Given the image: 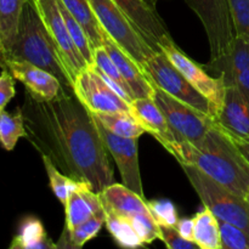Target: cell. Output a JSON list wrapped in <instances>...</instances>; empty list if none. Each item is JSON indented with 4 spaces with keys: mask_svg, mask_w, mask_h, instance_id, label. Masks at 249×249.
<instances>
[{
    "mask_svg": "<svg viewBox=\"0 0 249 249\" xmlns=\"http://www.w3.org/2000/svg\"><path fill=\"white\" fill-rule=\"evenodd\" d=\"M101 28L140 66L156 53L114 0H89Z\"/></svg>",
    "mask_w": 249,
    "mask_h": 249,
    "instance_id": "obj_5",
    "label": "cell"
},
{
    "mask_svg": "<svg viewBox=\"0 0 249 249\" xmlns=\"http://www.w3.org/2000/svg\"><path fill=\"white\" fill-rule=\"evenodd\" d=\"M175 160L179 164H191L229 191L246 197L249 190V164L233 139L216 122L199 140L182 141Z\"/></svg>",
    "mask_w": 249,
    "mask_h": 249,
    "instance_id": "obj_2",
    "label": "cell"
},
{
    "mask_svg": "<svg viewBox=\"0 0 249 249\" xmlns=\"http://www.w3.org/2000/svg\"><path fill=\"white\" fill-rule=\"evenodd\" d=\"M95 122L107 151L116 162L123 185L145 198L139 165V139L116 135L107 130L96 118Z\"/></svg>",
    "mask_w": 249,
    "mask_h": 249,
    "instance_id": "obj_12",
    "label": "cell"
},
{
    "mask_svg": "<svg viewBox=\"0 0 249 249\" xmlns=\"http://www.w3.org/2000/svg\"><path fill=\"white\" fill-rule=\"evenodd\" d=\"M235 34L249 43V0H229Z\"/></svg>",
    "mask_w": 249,
    "mask_h": 249,
    "instance_id": "obj_34",
    "label": "cell"
},
{
    "mask_svg": "<svg viewBox=\"0 0 249 249\" xmlns=\"http://www.w3.org/2000/svg\"><path fill=\"white\" fill-rule=\"evenodd\" d=\"M153 88V100L181 142L186 141L195 145L216 124L214 117L174 99L156 85Z\"/></svg>",
    "mask_w": 249,
    "mask_h": 249,
    "instance_id": "obj_7",
    "label": "cell"
},
{
    "mask_svg": "<svg viewBox=\"0 0 249 249\" xmlns=\"http://www.w3.org/2000/svg\"><path fill=\"white\" fill-rule=\"evenodd\" d=\"M221 249H249V236L237 226L219 220Z\"/></svg>",
    "mask_w": 249,
    "mask_h": 249,
    "instance_id": "obj_33",
    "label": "cell"
},
{
    "mask_svg": "<svg viewBox=\"0 0 249 249\" xmlns=\"http://www.w3.org/2000/svg\"><path fill=\"white\" fill-rule=\"evenodd\" d=\"M194 242L201 249H221L219 220L204 207L194 216Z\"/></svg>",
    "mask_w": 249,
    "mask_h": 249,
    "instance_id": "obj_24",
    "label": "cell"
},
{
    "mask_svg": "<svg viewBox=\"0 0 249 249\" xmlns=\"http://www.w3.org/2000/svg\"><path fill=\"white\" fill-rule=\"evenodd\" d=\"M180 165L202 204L211 209L218 220L232 224L249 236V203L246 197L229 191L194 165Z\"/></svg>",
    "mask_w": 249,
    "mask_h": 249,
    "instance_id": "obj_4",
    "label": "cell"
},
{
    "mask_svg": "<svg viewBox=\"0 0 249 249\" xmlns=\"http://www.w3.org/2000/svg\"><path fill=\"white\" fill-rule=\"evenodd\" d=\"M206 29L211 61L225 55L236 38L229 0H185Z\"/></svg>",
    "mask_w": 249,
    "mask_h": 249,
    "instance_id": "obj_8",
    "label": "cell"
},
{
    "mask_svg": "<svg viewBox=\"0 0 249 249\" xmlns=\"http://www.w3.org/2000/svg\"><path fill=\"white\" fill-rule=\"evenodd\" d=\"M246 199H247V202H248V203H249V190H248L247 195H246Z\"/></svg>",
    "mask_w": 249,
    "mask_h": 249,
    "instance_id": "obj_41",
    "label": "cell"
},
{
    "mask_svg": "<svg viewBox=\"0 0 249 249\" xmlns=\"http://www.w3.org/2000/svg\"><path fill=\"white\" fill-rule=\"evenodd\" d=\"M27 0H0V58L14 44L23 6Z\"/></svg>",
    "mask_w": 249,
    "mask_h": 249,
    "instance_id": "obj_22",
    "label": "cell"
},
{
    "mask_svg": "<svg viewBox=\"0 0 249 249\" xmlns=\"http://www.w3.org/2000/svg\"><path fill=\"white\" fill-rule=\"evenodd\" d=\"M41 158H43V163L44 167H45L46 174H48L49 177V182H50L51 190H53L56 198L65 206L66 201H67L68 198V195L72 191L73 187L77 185L78 181L77 180L72 179V178L67 177V175L63 174L62 172H60L58 168L56 167L48 157L41 156Z\"/></svg>",
    "mask_w": 249,
    "mask_h": 249,
    "instance_id": "obj_30",
    "label": "cell"
},
{
    "mask_svg": "<svg viewBox=\"0 0 249 249\" xmlns=\"http://www.w3.org/2000/svg\"><path fill=\"white\" fill-rule=\"evenodd\" d=\"M177 230L180 235L189 241H194V218H182L179 219L177 224Z\"/></svg>",
    "mask_w": 249,
    "mask_h": 249,
    "instance_id": "obj_37",
    "label": "cell"
},
{
    "mask_svg": "<svg viewBox=\"0 0 249 249\" xmlns=\"http://www.w3.org/2000/svg\"><path fill=\"white\" fill-rule=\"evenodd\" d=\"M105 211V209H104ZM106 214V228L117 243L123 248H139L143 243L135 232L131 224L123 216L111 211H105Z\"/></svg>",
    "mask_w": 249,
    "mask_h": 249,
    "instance_id": "obj_28",
    "label": "cell"
},
{
    "mask_svg": "<svg viewBox=\"0 0 249 249\" xmlns=\"http://www.w3.org/2000/svg\"><path fill=\"white\" fill-rule=\"evenodd\" d=\"M61 1L85 29L94 50L102 46V28L90 6L89 0H61Z\"/></svg>",
    "mask_w": 249,
    "mask_h": 249,
    "instance_id": "obj_25",
    "label": "cell"
},
{
    "mask_svg": "<svg viewBox=\"0 0 249 249\" xmlns=\"http://www.w3.org/2000/svg\"><path fill=\"white\" fill-rule=\"evenodd\" d=\"M95 118L111 133L124 138L139 139L145 128L139 123L131 112H112V113H92Z\"/></svg>",
    "mask_w": 249,
    "mask_h": 249,
    "instance_id": "obj_26",
    "label": "cell"
},
{
    "mask_svg": "<svg viewBox=\"0 0 249 249\" xmlns=\"http://www.w3.org/2000/svg\"><path fill=\"white\" fill-rule=\"evenodd\" d=\"M21 138H27L24 116L21 108L16 113L0 112V145L4 150L12 151Z\"/></svg>",
    "mask_w": 249,
    "mask_h": 249,
    "instance_id": "obj_27",
    "label": "cell"
},
{
    "mask_svg": "<svg viewBox=\"0 0 249 249\" xmlns=\"http://www.w3.org/2000/svg\"><path fill=\"white\" fill-rule=\"evenodd\" d=\"M160 48L170 62L181 72V74L186 78L187 82L204 97L211 101L215 111V119L218 117L219 111L223 105L224 96H225L226 85L221 77H212L206 71V67L190 58L184 51L180 50L172 39V36H167L160 40Z\"/></svg>",
    "mask_w": 249,
    "mask_h": 249,
    "instance_id": "obj_10",
    "label": "cell"
},
{
    "mask_svg": "<svg viewBox=\"0 0 249 249\" xmlns=\"http://www.w3.org/2000/svg\"><path fill=\"white\" fill-rule=\"evenodd\" d=\"M123 9L133 21V23L140 29L151 46L156 51H162L160 43L164 36H170L167 26L157 10L148 6L142 0H114Z\"/></svg>",
    "mask_w": 249,
    "mask_h": 249,
    "instance_id": "obj_17",
    "label": "cell"
},
{
    "mask_svg": "<svg viewBox=\"0 0 249 249\" xmlns=\"http://www.w3.org/2000/svg\"><path fill=\"white\" fill-rule=\"evenodd\" d=\"M100 198L105 211H111L125 219L138 214L150 213L145 198L123 184L113 182L108 185L104 191L100 192Z\"/></svg>",
    "mask_w": 249,
    "mask_h": 249,
    "instance_id": "obj_19",
    "label": "cell"
},
{
    "mask_svg": "<svg viewBox=\"0 0 249 249\" xmlns=\"http://www.w3.org/2000/svg\"><path fill=\"white\" fill-rule=\"evenodd\" d=\"M106 221V214L105 211L100 212L96 215L90 218L89 220L84 221L83 224L78 225L73 230H67L63 229V232L61 235L60 241L56 243V248H65V249H79L82 248L85 243L91 241L92 238L96 237L101 231Z\"/></svg>",
    "mask_w": 249,
    "mask_h": 249,
    "instance_id": "obj_23",
    "label": "cell"
},
{
    "mask_svg": "<svg viewBox=\"0 0 249 249\" xmlns=\"http://www.w3.org/2000/svg\"><path fill=\"white\" fill-rule=\"evenodd\" d=\"M216 122L233 138L249 139V101L235 85L226 87Z\"/></svg>",
    "mask_w": 249,
    "mask_h": 249,
    "instance_id": "obj_16",
    "label": "cell"
},
{
    "mask_svg": "<svg viewBox=\"0 0 249 249\" xmlns=\"http://www.w3.org/2000/svg\"><path fill=\"white\" fill-rule=\"evenodd\" d=\"M94 66L99 71H101L105 75L109 78L111 80H113L116 84H118L124 91L128 94V96L130 97L131 100L134 99V95L131 92L130 88H129L128 83L124 80V78L122 77L121 72H119L118 67L116 66L114 61L112 60V57L109 56V53H107L106 49L104 48V45L100 46V48H96L94 50Z\"/></svg>",
    "mask_w": 249,
    "mask_h": 249,
    "instance_id": "obj_31",
    "label": "cell"
},
{
    "mask_svg": "<svg viewBox=\"0 0 249 249\" xmlns=\"http://www.w3.org/2000/svg\"><path fill=\"white\" fill-rule=\"evenodd\" d=\"M102 45L114 61L122 77L128 83L134 99L153 97L155 88L143 73L141 66L126 51H124L104 29H102Z\"/></svg>",
    "mask_w": 249,
    "mask_h": 249,
    "instance_id": "obj_15",
    "label": "cell"
},
{
    "mask_svg": "<svg viewBox=\"0 0 249 249\" xmlns=\"http://www.w3.org/2000/svg\"><path fill=\"white\" fill-rule=\"evenodd\" d=\"M73 91L91 113L131 112V104L117 94L94 67L78 75Z\"/></svg>",
    "mask_w": 249,
    "mask_h": 249,
    "instance_id": "obj_11",
    "label": "cell"
},
{
    "mask_svg": "<svg viewBox=\"0 0 249 249\" xmlns=\"http://www.w3.org/2000/svg\"><path fill=\"white\" fill-rule=\"evenodd\" d=\"M142 1H145L146 4H147L150 7H152V9H156L158 1H160V0H142Z\"/></svg>",
    "mask_w": 249,
    "mask_h": 249,
    "instance_id": "obj_40",
    "label": "cell"
},
{
    "mask_svg": "<svg viewBox=\"0 0 249 249\" xmlns=\"http://www.w3.org/2000/svg\"><path fill=\"white\" fill-rule=\"evenodd\" d=\"M102 211L100 194L95 192L87 182L78 181L65 203V229L73 230Z\"/></svg>",
    "mask_w": 249,
    "mask_h": 249,
    "instance_id": "obj_18",
    "label": "cell"
},
{
    "mask_svg": "<svg viewBox=\"0 0 249 249\" xmlns=\"http://www.w3.org/2000/svg\"><path fill=\"white\" fill-rule=\"evenodd\" d=\"M131 112L145 128L146 133L152 135L173 157L177 158L181 141L172 130L153 97L135 99L131 102Z\"/></svg>",
    "mask_w": 249,
    "mask_h": 249,
    "instance_id": "obj_14",
    "label": "cell"
},
{
    "mask_svg": "<svg viewBox=\"0 0 249 249\" xmlns=\"http://www.w3.org/2000/svg\"><path fill=\"white\" fill-rule=\"evenodd\" d=\"M15 78L7 70H2L0 73V112L4 111L10 101L16 95Z\"/></svg>",
    "mask_w": 249,
    "mask_h": 249,
    "instance_id": "obj_36",
    "label": "cell"
},
{
    "mask_svg": "<svg viewBox=\"0 0 249 249\" xmlns=\"http://www.w3.org/2000/svg\"><path fill=\"white\" fill-rule=\"evenodd\" d=\"M0 67L7 70L16 80L26 87L27 94L41 101H50L60 95L63 85L48 71L24 61L0 58Z\"/></svg>",
    "mask_w": 249,
    "mask_h": 249,
    "instance_id": "obj_13",
    "label": "cell"
},
{
    "mask_svg": "<svg viewBox=\"0 0 249 249\" xmlns=\"http://www.w3.org/2000/svg\"><path fill=\"white\" fill-rule=\"evenodd\" d=\"M229 135H230V134H229ZM231 138L233 139L237 148L240 150V152L242 153V156L245 157V160H247V163L249 164V139L233 138V136H231Z\"/></svg>",
    "mask_w": 249,
    "mask_h": 249,
    "instance_id": "obj_39",
    "label": "cell"
},
{
    "mask_svg": "<svg viewBox=\"0 0 249 249\" xmlns=\"http://www.w3.org/2000/svg\"><path fill=\"white\" fill-rule=\"evenodd\" d=\"M141 68L153 85L174 99L215 118V111L211 101L187 82L163 51H156L142 63Z\"/></svg>",
    "mask_w": 249,
    "mask_h": 249,
    "instance_id": "obj_6",
    "label": "cell"
},
{
    "mask_svg": "<svg viewBox=\"0 0 249 249\" xmlns=\"http://www.w3.org/2000/svg\"><path fill=\"white\" fill-rule=\"evenodd\" d=\"M34 2L38 7L44 23L53 36V40L57 48L58 55L67 71L73 88L78 75L87 70L89 65L71 36L57 0H34Z\"/></svg>",
    "mask_w": 249,
    "mask_h": 249,
    "instance_id": "obj_9",
    "label": "cell"
},
{
    "mask_svg": "<svg viewBox=\"0 0 249 249\" xmlns=\"http://www.w3.org/2000/svg\"><path fill=\"white\" fill-rule=\"evenodd\" d=\"M43 223L36 216H27L21 221L10 249H55Z\"/></svg>",
    "mask_w": 249,
    "mask_h": 249,
    "instance_id": "obj_21",
    "label": "cell"
},
{
    "mask_svg": "<svg viewBox=\"0 0 249 249\" xmlns=\"http://www.w3.org/2000/svg\"><path fill=\"white\" fill-rule=\"evenodd\" d=\"M1 58L32 63L53 73L63 87L73 89L53 36L34 0H27L24 4L14 44L6 56Z\"/></svg>",
    "mask_w": 249,
    "mask_h": 249,
    "instance_id": "obj_3",
    "label": "cell"
},
{
    "mask_svg": "<svg viewBox=\"0 0 249 249\" xmlns=\"http://www.w3.org/2000/svg\"><path fill=\"white\" fill-rule=\"evenodd\" d=\"M22 112L27 139L60 172L97 194L113 184V168L94 116L73 89L63 87L50 101L27 94Z\"/></svg>",
    "mask_w": 249,
    "mask_h": 249,
    "instance_id": "obj_1",
    "label": "cell"
},
{
    "mask_svg": "<svg viewBox=\"0 0 249 249\" xmlns=\"http://www.w3.org/2000/svg\"><path fill=\"white\" fill-rule=\"evenodd\" d=\"M204 67L223 78L226 87L233 85L236 77L249 68V43L236 36L225 55L209 61Z\"/></svg>",
    "mask_w": 249,
    "mask_h": 249,
    "instance_id": "obj_20",
    "label": "cell"
},
{
    "mask_svg": "<svg viewBox=\"0 0 249 249\" xmlns=\"http://www.w3.org/2000/svg\"><path fill=\"white\" fill-rule=\"evenodd\" d=\"M57 1L61 12H62L63 19L66 22V26H67L68 31H70L73 41H74L77 48L79 49L82 55L87 60L89 67H91V66H94V48H92L91 43H90V39L88 36L87 32L83 28L82 24L77 21V18L68 11L67 7L62 4V1L61 0H57Z\"/></svg>",
    "mask_w": 249,
    "mask_h": 249,
    "instance_id": "obj_29",
    "label": "cell"
},
{
    "mask_svg": "<svg viewBox=\"0 0 249 249\" xmlns=\"http://www.w3.org/2000/svg\"><path fill=\"white\" fill-rule=\"evenodd\" d=\"M233 85L238 88V90L245 95L246 99L249 101V68L243 71L242 73H240V74L236 77Z\"/></svg>",
    "mask_w": 249,
    "mask_h": 249,
    "instance_id": "obj_38",
    "label": "cell"
},
{
    "mask_svg": "<svg viewBox=\"0 0 249 249\" xmlns=\"http://www.w3.org/2000/svg\"><path fill=\"white\" fill-rule=\"evenodd\" d=\"M160 240L169 249H195L198 246L194 241H189L178 232L177 228L160 226Z\"/></svg>",
    "mask_w": 249,
    "mask_h": 249,
    "instance_id": "obj_35",
    "label": "cell"
},
{
    "mask_svg": "<svg viewBox=\"0 0 249 249\" xmlns=\"http://www.w3.org/2000/svg\"><path fill=\"white\" fill-rule=\"evenodd\" d=\"M151 215L160 226L175 228L179 221L177 207L169 199H157L146 202Z\"/></svg>",
    "mask_w": 249,
    "mask_h": 249,
    "instance_id": "obj_32",
    "label": "cell"
}]
</instances>
